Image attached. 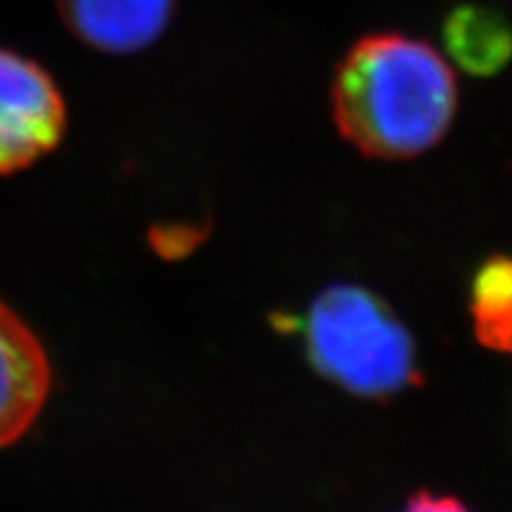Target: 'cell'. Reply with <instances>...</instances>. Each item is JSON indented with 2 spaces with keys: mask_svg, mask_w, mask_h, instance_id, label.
Returning <instances> with one entry per match:
<instances>
[{
  "mask_svg": "<svg viewBox=\"0 0 512 512\" xmlns=\"http://www.w3.org/2000/svg\"><path fill=\"white\" fill-rule=\"evenodd\" d=\"M299 328L316 373L358 399H394L422 380L413 335L368 287L330 285Z\"/></svg>",
  "mask_w": 512,
  "mask_h": 512,
  "instance_id": "cell-2",
  "label": "cell"
},
{
  "mask_svg": "<svg viewBox=\"0 0 512 512\" xmlns=\"http://www.w3.org/2000/svg\"><path fill=\"white\" fill-rule=\"evenodd\" d=\"M330 102L347 143L370 159L399 162L441 143L458 112V81L427 41L380 31L339 60Z\"/></svg>",
  "mask_w": 512,
  "mask_h": 512,
  "instance_id": "cell-1",
  "label": "cell"
},
{
  "mask_svg": "<svg viewBox=\"0 0 512 512\" xmlns=\"http://www.w3.org/2000/svg\"><path fill=\"white\" fill-rule=\"evenodd\" d=\"M401 512H472L467 505L456 496L434 494V491L420 489L408 498Z\"/></svg>",
  "mask_w": 512,
  "mask_h": 512,
  "instance_id": "cell-9",
  "label": "cell"
},
{
  "mask_svg": "<svg viewBox=\"0 0 512 512\" xmlns=\"http://www.w3.org/2000/svg\"><path fill=\"white\" fill-rule=\"evenodd\" d=\"M446 53L472 76H494L512 60V24L498 10L460 5L444 22Z\"/></svg>",
  "mask_w": 512,
  "mask_h": 512,
  "instance_id": "cell-6",
  "label": "cell"
},
{
  "mask_svg": "<svg viewBox=\"0 0 512 512\" xmlns=\"http://www.w3.org/2000/svg\"><path fill=\"white\" fill-rule=\"evenodd\" d=\"M53 370L36 332L0 302V448L31 430L46 406Z\"/></svg>",
  "mask_w": 512,
  "mask_h": 512,
  "instance_id": "cell-4",
  "label": "cell"
},
{
  "mask_svg": "<svg viewBox=\"0 0 512 512\" xmlns=\"http://www.w3.org/2000/svg\"><path fill=\"white\" fill-rule=\"evenodd\" d=\"M174 10L176 0H57L69 34L107 55L150 48L169 29Z\"/></svg>",
  "mask_w": 512,
  "mask_h": 512,
  "instance_id": "cell-5",
  "label": "cell"
},
{
  "mask_svg": "<svg viewBox=\"0 0 512 512\" xmlns=\"http://www.w3.org/2000/svg\"><path fill=\"white\" fill-rule=\"evenodd\" d=\"M67 105L46 69L0 48V176L27 171L60 147Z\"/></svg>",
  "mask_w": 512,
  "mask_h": 512,
  "instance_id": "cell-3",
  "label": "cell"
},
{
  "mask_svg": "<svg viewBox=\"0 0 512 512\" xmlns=\"http://www.w3.org/2000/svg\"><path fill=\"white\" fill-rule=\"evenodd\" d=\"M152 247L166 259H178V256L188 254L197 242L202 240V233L197 228L188 226H171V228H155L150 233Z\"/></svg>",
  "mask_w": 512,
  "mask_h": 512,
  "instance_id": "cell-8",
  "label": "cell"
},
{
  "mask_svg": "<svg viewBox=\"0 0 512 512\" xmlns=\"http://www.w3.org/2000/svg\"><path fill=\"white\" fill-rule=\"evenodd\" d=\"M470 316L482 347L512 356V256H491L477 268L470 287Z\"/></svg>",
  "mask_w": 512,
  "mask_h": 512,
  "instance_id": "cell-7",
  "label": "cell"
}]
</instances>
